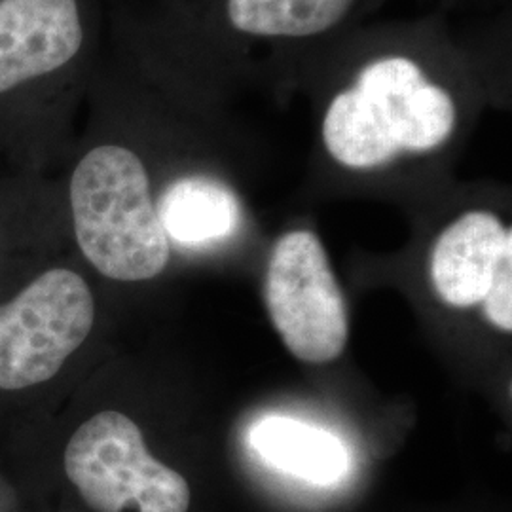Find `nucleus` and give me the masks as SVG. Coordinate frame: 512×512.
<instances>
[{
  "mask_svg": "<svg viewBox=\"0 0 512 512\" xmlns=\"http://www.w3.org/2000/svg\"><path fill=\"white\" fill-rule=\"evenodd\" d=\"M264 296L275 330L294 357L323 365L342 355L348 306L315 232L291 230L275 241Z\"/></svg>",
  "mask_w": 512,
  "mask_h": 512,
  "instance_id": "423d86ee",
  "label": "nucleus"
},
{
  "mask_svg": "<svg viewBox=\"0 0 512 512\" xmlns=\"http://www.w3.org/2000/svg\"><path fill=\"white\" fill-rule=\"evenodd\" d=\"M385 0H177V86L219 114L247 88L298 90L304 67Z\"/></svg>",
  "mask_w": 512,
  "mask_h": 512,
  "instance_id": "f03ea898",
  "label": "nucleus"
},
{
  "mask_svg": "<svg viewBox=\"0 0 512 512\" xmlns=\"http://www.w3.org/2000/svg\"><path fill=\"white\" fill-rule=\"evenodd\" d=\"M158 219L169 243L207 247L236 236L243 203L232 184L211 171H186L169 179L156 196Z\"/></svg>",
  "mask_w": 512,
  "mask_h": 512,
  "instance_id": "1a4fd4ad",
  "label": "nucleus"
},
{
  "mask_svg": "<svg viewBox=\"0 0 512 512\" xmlns=\"http://www.w3.org/2000/svg\"><path fill=\"white\" fill-rule=\"evenodd\" d=\"M512 255V230L490 209H469L448 222L433 243L431 281L452 308L484 302L499 262Z\"/></svg>",
  "mask_w": 512,
  "mask_h": 512,
  "instance_id": "6e6552de",
  "label": "nucleus"
},
{
  "mask_svg": "<svg viewBox=\"0 0 512 512\" xmlns=\"http://www.w3.org/2000/svg\"><path fill=\"white\" fill-rule=\"evenodd\" d=\"M86 44L82 0H0V95L65 71Z\"/></svg>",
  "mask_w": 512,
  "mask_h": 512,
  "instance_id": "0eeeda50",
  "label": "nucleus"
},
{
  "mask_svg": "<svg viewBox=\"0 0 512 512\" xmlns=\"http://www.w3.org/2000/svg\"><path fill=\"white\" fill-rule=\"evenodd\" d=\"M505 33L459 37L439 10L336 38L298 78L323 154L357 175L444 154L482 110L511 105Z\"/></svg>",
  "mask_w": 512,
  "mask_h": 512,
  "instance_id": "f257e3e1",
  "label": "nucleus"
},
{
  "mask_svg": "<svg viewBox=\"0 0 512 512\" xmlns=\"http://www.w3.org/2000/svg\"><path fill=\"white\" fill-rule=\"evenodd\" d=\"M509 0H439L440 12L444 16L450 14H465V12H475V10H488L494 6H505Z\"/></svg>",
  "mask_w": 512,
  "mask_h": 512,
  "instance_id": "f8f14e48",
  "label": "nucleus"
},
{
  "mask_svg": "<svg viewBox=\"0 0 512 512\" xmlns=\"http://www.w3.org/2000/svg\"><path fill=\"white\" fill-rule=\"evenodd\" d=\"M65 475L95 512H188L190 486L148 452L141 427L118 410L84 421L67 442Z\"/></svg>",
  "mask_w": 512,
  "mask_h": 512,
  "instance_id": "20e7f679",
  "label": "nucleus"
},
{
  "mask_svg": "<svg viewBox=\"0 0 512 512\" xmlns=\"http://www.w3.org/2000/svg\"><path fill=\"white\" fill-rule=\"evenodd\" d=\"M69 203L76 243L99 274L135 283L164 272L171 243L139 152L112 141L90 148L74 165Z\"/></svg>",
  "mask_w": 512,
  "mask_h": 512,
  "instance_id": "7ed1b4c3",
  "label": "nucleus"
},
{
  "mask_svg": "<svg viewBox=\"0 0 512 512\" xmlns=\"http://www.w3.org/2000/svg\"><path fill=\"white\" fill-rule=\"evenodd\" d=\"M249 444L270 467L313 484H334L348 473V450L340 439L294 418L256 421L249 429Z\"/></svg>",
  "mask_w": 512,
  "mask_h": 512,
  "instance_id": "9d476101",
  "label": "nucleus"
},
{
  "mask_svg": "<svg viewBox=\"0 0 512 512\" xmlns=\"http://www.w3.org/2000/svg\"><path fill=\"white\" fill-rule=\"evenodd\" d=\"M95 300L86 279L67 268L38 275L0 306V391L46 384L88 340Z\"/></svg>",
  "mask_w": 512,
  "mask_h": 512,
  "instance_id": "39448f33",
  "label": "nucleus"
},
{
  "mask_svg": "<svg viewBox=\"0 0 512 512\" xmlns=\"http://www.w3.org/2000/svg\"><path fill=\"white\" fill-rule=\"evenodd\" d=\"M484 311L497 329L512 330V255H507L495 270L490 291L484 298Z\"/></svg>",
  "mask_w": 512,
  "mask_h": 512,
  "instance_id": "9b49d317",
  "label": "nucleus"
}]
</instances>
